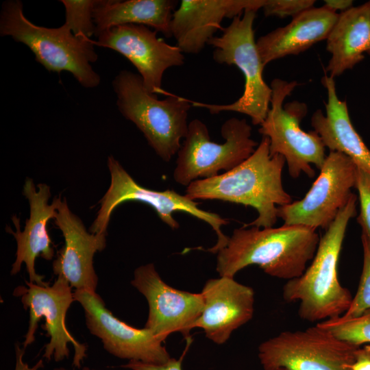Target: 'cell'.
Returning <instances> with one entry per match:
<instances>
[{"label":"cell","mask_w":370,"mask_h":370,"mask_svg":"<svg viewBox=\"0 0 370 370\" xmlns=\"http://www.w3.org/2000/svg\"><path fill=\"white\" fill-rule=\"evenodd\" d=\"M25 349H21L18 345L15 346L16 364L14 370H38L44 367L43 360H39L33 367H29L28 364L23 360Z\"/></svg>","instance_id":"obj_31"},{"label":"cell","mask_w":370,"mask_h":370,"mask_svg":"<svg viewBox=\"0 0 370 370\" xmlns=\"http://www.w3.org/2000/svg\"><path fill=\"white\" fill-rule=\"evenodd\" d=\"M73 296L84 309L88 330L101 339L110 354L156 365L164 364L171 358L162 342L150 330L134 328L119 319L96 292L75 290Z\"/></svg>","instance_id":"obj_13"},{"label":"cell","mask_w":370,"mask_h":370,"mask_svg":"<svg viewBox=\"0 0 370 370\" xmlns=\"http://www.w3.org/2000/svg\"><path fill=\"white\" fill-rule=\"evenodd\" d=\"M359 347L315 325L264 341L258 356L264 370H351Z\"/></svg>","instance_id":"obj_10"},{"label":"cell","mask_w":370,"mask_h":370,"mask_svg":"<svg viewBox=\"0 0 370 370\" xmlns=\"http://www.w3.org/2000/svg\"><path fill=\"white\" fill-rule=\"evenodd\" d=\"M54 221L62 233L64 245L53 262V273L64 278L75 290L96 292L98 277L93 257L105 249L107 234L88 232L65 198L59 204Z\"/></svg>","instance_id":"obj_16"},{"label":"cell","mask_w":370,"mask_h":370,"mask_svg":"<svg viewBox=\"0 0 370 370\" xmlns=\"http://www.w3.org/2000/svg\"><path fill=\"white\" fill-rule=\"evenodd\" d=\"M223 29L219 36L212 38L208 45L215 49L213 60L218 64L235 65L245 77L244 90L238 99L230 104L217 105L191 101L193 106L205 108L211 114L233 111L247 115L254 125H261L270 108L272 90L263 78L264 66L254 38V22L256 11L245 10Z\"/></svg>","instance_id":"obj_6"},{"label":"cell","mask_w":370,"mask_h":370,"mask_svg":"<svg viewBox=\"0 0 370 370\" xmlns=\"http://www.w3.org/2000/svg\"><path fill=\"white\" fill-rule=\"evenodd\" d=\"M363 247V267L357 292L352 297L347 311L342 315L357 317L370 310V249L364 236H361Z\"/></svg>","instance_id":"obj_26"},{"label":"cell","mask_w":370,"mask_h":370,"mask_svg":"<svg viewBox=\"0 0 370 370\" xmlns=\"http://www.w3.org/2000/svg\"><path fill=\"white\" fill-rule=\"evenodd\" d=\"M314 0H267L262 8L267 16L294 17L301 12L314 7Z\"/></svg>","instance_id":"obj_28"},{"label":"cell","mask_w":370,"mask_h":370,"mask_svg":"<svg viewBox=\"0 0 370 370\" xmlns=\"http://www.w3.org/2000/svg\"><path fill=\"white\" fill-rule=\"evenodd\" d=\"M54 370H68V369L63 367H60V368H56ZM82 370H95V369H90V368L85 367L83 368Z\"/></svg>","instance_id":"obj_33"},{"label":"cell","mask_w":370,"mask_h":370,"mask_svg":"<svg viewBox=\"0 0 370 370\" xmlns=\"http://www.w3.org/2000/svg\"><path fill=\"white\" fill-rule=\"evenodd\" d=\"M223 143L211 140L207 126L195 119L188 123V132L177 152L174 180L188 186L191 182L228 171L241 164L258 144L251 136V127L245 119H227L221 126Z\"/></svg>","instance_id":"obj_8"},{"label":"cell","mask_w":370,"mask_h":370,"mask_svg":"<svg viewBox=\"0 0 370 370\" xmlns=\"http://www.w3.org/2000/svg\"><path fill=\"white\" fill-rule=\"evenodd\" d=\"M269 139L262 136L254 152L241 164L222 174L199 179L186 186L192 200L216 199L251 206L258 217L243 227H273L278 207L293 202L283 187L282 174L286 162L281 155H270Z\"/></svg>","instance_id":"obj_1"},{"label":"cell","mask_w":370,"mask_h":370,"mask_svg":"<svg viewBox=\"0 0 370 370\" xmlns=\"http://www.w3.org/2000/svg\"><path fill=\"white\" fill-rule=\"evenodd\" d=\"M321 82L328 95L325 114L321 110L313 113L311 125L314 131L330 151L346 155L358 167L370 173V149L352 125L346 101L338 97L334 78L325 75Z\"/></svg>","instance_id":"obj_21"},{"label":"cell","mask_w":370,"mask_h":370,"mask_svg":"<svg viewBox=\"0 0 370 370\" xmlns=\"http://www.w3.org/2000/svg\"><path fill=\"white\" fill-rule=\"evenodd\" d=\"M316 325L338 339L358 347L370 343V310L357 317L341 315L320 321Z\"/></svg>","instance_id":"obj_24"},{"label":"cell","mask_w":370,"mask_h":370,"mask_svg":"<svg viewBox=\"0 0 370 370\" xmlns=\"http://www.w3.org/2000/svg\"><path fill=\"white\" fill-rule=\"evenodd\" d=\"M157 33L143 25H122L101 32L94 43L125 57L138 71L147 92L156 95L164 92L162 84L164 72L184 64L180 49L158 38Z\"/></svg>","instance_id":"obj_15"},{"label":"cell","mask_w":370,"mask_h":370,"mask_svg":"<svg viewBox=\"0 0 370 370\" xmlns=\"http://www.w3.org/2000/svg\"><path fill=\"white\" fill-rule=\"evenodd\" d=\"M319 240L316 230L303 225L241 227L217 253L216 269L221 277L234 278L241 269L257 264L267 274L288 281L304 273Z\"/></svg>","instance_id":"obj_2"},{"label":"cell","mask_w":370,"mask_h":370,"mask_svg":"<svg viewBox=\"0 0 370 370\" xmlns=\"http://www.w3.org/2000/svg\"><path fill=\"white\" fill-rule=\"evenodd\" d=\"M357 197L352 193L347 204L325 230L310 265L298 278L288 280L283 286L286 302H299L298 315L315 322L343 314L352 296L338 278L337 266L349 220L356 213Z\"/></svg>","instance_id":"obj_3"},{"label":"cell","mask_w":370,"mask_h":370,"mask_svg":"<svg viewBox=\"0 0 370 370\" xmlns=\"http://www.w3.org/2000/svg\"><path fill=\"white\" fill-rule=\"evenodd\" d=\"M297 82L275 78L271 82L272 95L270 108L258 132L269 138L270 155L282 156L289 175L294 179L302 173L312 178L315 175L311 164L319 170L325 160V147L320 136L313 130L304 131L300 122L307 114L305 103L293 101L284 105Z\"/></svg>","instance_id":"obj_7"},{"label":"cell","mask_w":370,"mask_h":370,"mask_svg":"<svg viewBox=\"0 0 370 370\" xmlns=\"http://www.w3.org/2000/svg\"><path fill=\"white\" fill-rule=\"evenodd\" d=\"M267 0H182L174 11L171 34L182 53L201 52L221 28L225 18L233 19L245 10L258 11Z\"/></svg>","instance_id":"obj_19"},{"label":"cell","mask_w":370,"mask_h":370,"mask_svg":"<svg viewBox=\"0 0 370 370\" xmlns=\"http://www.w3.org/2000/svg\"><path fill=\"white\" fill-rule=\"evenodd\" d=\"M369 55H370V50L369 51V52L367 53Z\"/></svg>","instance_id":"obj_35"},{"label":"cell","mask_w":370,"mask_h":370,"mask_svg":"<svg viewBox=\"0 0 370 370\" xmlns=\"http://www.w3.org/2000/svg\"><path fill=\"white\" fill-rule=\"evenodd\" d=\"M108 166L110 173V184L99 202L100 208L89 229L90 233L107 234L114 210L125 201H139L152 207L160 220L172 230L180 227L178 221L173 216L177 212L188 213L209 224L216 232L217 241L212 248L208 249V251L217 254L227 245L229 237L221 231V227L229 223L227 219L199 208V202L174 190L158 191L142 186L112 156L108 158Z\"/></svg>","instance_id":"obj_9"},{"label":"cell","mask_w":370,"mask_h":370,"mask_svg":"<svg viewBox=\"0 0 370 370\" xmlns=\"http://www.w3.org/2000/svg\"><path fill=\"white\" fill-rule=\"evenodd\" d=\"M349 367L351 370H370V345L358 349L354 362Z\"/></svg>","instance_id":"obj_30"},{"label":"cell","mask_w":370,"mask_h":370,"mask_svg":"<svg viewBox=\"0 0 370 370\" xmlns=\"http://www.w3.org/2000/svg\"><path fill=\"white\" fill-rule=\"evenodd\" d=\"M201 293L204 307L193 328L203 329L206 337L216 344L225 343L235 330L253 317L254 290L234 278L210 279Z\"/></svg>","instance_id":"obj_18"},{"label":"cell","mask_w":370,"mask_h":370,"mask_svg":"<svg viewBox=\"0 0 370 370\" xmlns=\"http://www.w3.org/2000/svg\"><path fill=\"white\" fill-rule=\"evenodd\" d=\"M338 16L324 6L312 7L293 17L286 26L259 37L256 45L263 65L297 55L326 40Z\"/></svg>","instance_id":"obj_20"},{"label":"cell","mask_w":370,"mask_h":370,"mask_svg":"<svg viewBox=\"0 0 370 370\" xmlns=\"http://www.w3.org/2000/svg\"><path fill=\"white\" fill-rule=\"evenodd\" d=\"M26 286H18L14 295L20 297L25 310L29 309V321L23 343V348L35 341L38 321L44 318L42 328L50 337L45 346L42 357L49 361L60 362L69 357V344L74 348L73 367L79 369L87 356V346L77 341L66 326V314L75 301L72 287L62 277L57 276L52 285H39L25 280Z\"/></svg>","instance_id":"obj_11"},{"label":"cell","mask_w":370,"mask_h":370,"mask_svg":"<svg viewBox=\"0 0 370 370\" xmlns=\"http://www.w3.org/2000/svg\"><path fill=\"white\" fill-rule=\"evenodd\" d=\"M331 54L325 68L334 78L352 69L370 50V1L338 14L327 39Z\"/></svg>","instance_id":"obj_22"},{"label":"cell","mask_w":370,"mask_h":370,"mask_svg":"<svg viewBox=\"0 0 370 370\" xmlns=\"http://www.w3.org/2000/svg\"><path fill=\"white\" fill-rule=\"evenodd\" d=\"M65 8V25L77 37L90 39L96 27L93 10L99 0H60Z\"/></svg>","instance_id":"obj_25"},{"label":"cell","mask_w":370,"mask_h":370,"mask_svg":"<svg viewBox=\"0 0 370 370\" xmlns=\"http://www.w3.org/2000/svg\"><path fill=\"white\" fill-rule=\"evenodd\" d=\"M112 86L120 112L135 124L156 154L169 162L187 134L191 101L173 95L158 99L147 92L139 75L127 70L119 73Z\"/></svg>","instance_id":"obj_5"},{"label":"cell","mask_w":370,"mask_h":370,"mask_svg":"<svg viewBox=\"0 0 370 370\" xmlns=\"http://www.w3.org/2000/svg\"><path fill=\"white\" fill-rule=\"evenodd\" d=\"M324 2V7L335 12L337 10L342 12L353 7V1L350 0H325Z\"/></svg>","instance_id":"obj_32"},{"label":"cell","mask_w":370,"mask_h":370,"mask_svg":"<svg viewBox=\"0 0 370 370\" xmlns=\"http://www.w3.org/2000/svg\"><path fill=\"white\" fill-rule=\"evenodd\" d=\"M276 370H287V369H284V368H280V369H276Z\"/></svg>","instance_id":"obj_34"},{"label":"cell","mask_w":370,"mask_h":370,"mask_svg":"<svg viewBox=\"0 0 370 370\" xmlns=\"http://www.w3.org/2000/svg\"><path fill=\"white\" fill-rule=\"evenodd\" d=\"M357 166L346 155L330 151L320 173L304 197L278 207L284 225L326 230L347 204L355 187Z\"/></svg>","instance_id":"obj_12"},{"label":"cell","mask_w":370,"mask_h":370,"mask_svg":"<svg viewBox=\"0 0 370 370\" xmlns=\"http://www.w3.org/2000/svg\"><path fill=\"white\" fill-rule=\"evenodd\" d=\"M177 4L176 0H99L93 10L95 35L112 27L136 24L171 37L172 16Z\"/></svg>","instance_id":"obj_23"},{"label":"cell","mask_w":370,"mask_h":370,"mask_svg":"<svg viewBox=\"0 0 370 370\" xmlns=\"http://www.w3.org/2000/svg\"><path fill=\"white\" fill-rule=\"evenodd\" d=\"M0 34L27 46L36 61L49 71H69L85 88H95L100 83L99 75L90 65L98 58L94 42L75 36L65 25L48 28L34 24L25 17L19 0L3 3Z\"/></svg>","instance_id":"obj_4"},{"label":"cell","mask_w":370,"mask_h":370,"mask_svg":"<svg viewBox=\"0 0 370 370\" xmlns=\"http://www.w3.org/2000/svg\"><path fill=\"white\" fill-rule=\"evenodd\" d=\"M23 193L29 205V217L25 221L24 230H21L20 219L16 216L12 217L16 232L10 227H6V231L13 235L17 245L16 260L12 264L11 274L18 273L24 263L29 282L45 285L48 283L43 281L44 276L36 272L35 261L39 255L47 260H52L54 256L47 223L51 219L55 218L62 198L57 197L51 204H49L50 187L46 184H38L36 189L31 178L25 180Z\"/></svg>","instance_id":"obj_17"},{"label":"cell","mask_w":370,"mask_h":370,"mask_svg":"<svg viewBox=\"0 0 370 370\" xmlns=\"http://www.w3.org/2000/svg\"><path fill=\"white\" fill-rule=\"evenodd\" d=\"M355 188L358 192L360 214L358 221L362 227V235L370 249V173L357 166Z\"/></svg>","instance_id":"obj_27"},{"label":"cell","mask_w":370,"mask_h":370,"mask_svg":"<svg viewBox=\"0 0 370 370\" xmlns=\"http://www.w3.org/2000/svg\"><path fill=\"white\" fill-rule=\"evenodd\" d=\"M131 284L147 299L149 314L145 328L164 342L169 335L180 332L188 337L201 314V293L181 291L165 283L153 263L136 268Z\"/></svg>","instance_id":"obj_14"},{"label":"cell","mask_w":370,"mask_h":370,"mask_svg":"<svg viewBox=\"0 0 370 370\" xmlns=\"http://www.w3.org/2000/svg\"><path fill=\"white\" fill-rule=\"evenodd\" d=\"M121 367L131 370H182V358L179 360L171 358L167 362L162 365L129 360L125 365H121Z\"/></svg>","instance_id":"obj_29"}]
</instances>
